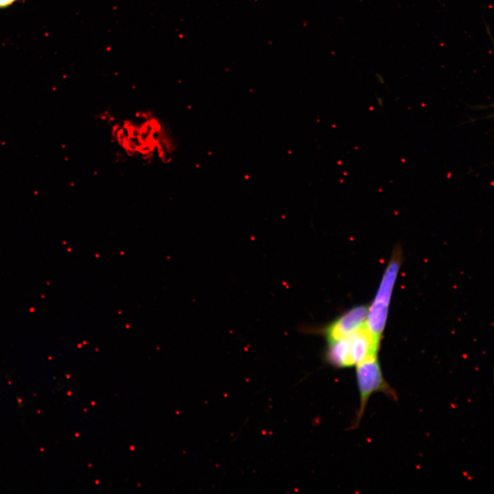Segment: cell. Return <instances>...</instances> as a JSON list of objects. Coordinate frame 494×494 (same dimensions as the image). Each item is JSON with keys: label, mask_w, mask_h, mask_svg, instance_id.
<instances>
[{"label": "cell", "mask_w": 494, "mask_h": 494, "mask_svg": "<svg viewBox=\"0 0 494 494\" xmlns=\"http://www.w3.org/2000/svg\"><path fill=\"white\" fill-rule=\"evenodd\" d=\"M356 380L360 395V405L353 423L356 428L363 417L370 397L376 392H383L397 399L395 390L385 379L378 355L371 356L355 366Z\"/></svg>", "instance_id": "cell-1"}, {"label": "cell", "mask_w": 494, "mask_h": 494, "mask_svg": "<svg viewBox=\"0 0 494 494\" xmlns=\"http://www.w3.org/2000/svg\"><path fill=\"white\" fill-rule=\"evenodd\" d=\"M399 253H395L387 266L375 298L368 307L366 325L381 339L385 328L394 284L400 267Z\"/></svg>", "instance_id": "cell-2"}, {"label": "cell", "mask_w": 494, "mask_h": 494, "mask_svg": "<svg viewBox=\"0 0 494 494\" xmlns=\"http://www.w3.org/2000/svg\"><path fill=\"white\" fill-rule=\"evenodd\" d=\"M367 311V306L359 305L343 314L327 327L326 336L328 342L347 338L357 331L364 325Z\"/></svg>", "instance_id": "cell-3"}, {"label": "cell", "mask_w": 494, "mask_h": 494, "mask_svg": "<svg viewBox=\"0 0 494 494\" xmlns=\"http://www.w3.org/2000/svg\"><path fill=\"white\" fill-rule=\"evenodd\" d=\"M326 359L330 364L336 368L353 366L348 338L329 342Z\"/></svg>", "instance_id": "cell-4"}, {"label": "cell", "mask_w": 494, "mask_h": 494, "mask_svg": "<svg viewBox=\"0 0 494 494\" xmlns=\"http://www.w3.org/2000/svg\"><path fill=\"white\" fill-rule=\"evenodd\" d=\"M25 0H0V10L8 8L16 3L23 2Z\"/></svg>", "instance_id": "cell-5"}]
</instances>
